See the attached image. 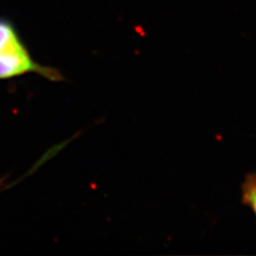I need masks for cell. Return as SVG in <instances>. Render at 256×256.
Returning a JSON list of instances; mask_svg holds the SVG:
<instances>
[{
  "label": "cell",
  "mask_w": 256,
  "mask_h": 256,
  "mask_svg": "<svg viewBox=\"0 0 256 256\" xmlns=\"http://www.w3.org/2000/svg\"><path fill=\"white\" fill-rule=\"evenodd\" d=\"M22 44L14 27L8 20L0 18V52Z\"/></svg>",
  "instance_id": "7a4b0ae2"
},
{
  "label": "cell",
  "mask_w": 256,
  "mask_h": 256,
  "mask_svg": "<svg viewBox=\"0 0 256 256\" xmlns=\"http://www.w3.org/2000/svg\"><path fill=\"white\" fill-rule=\"evenodd\" d=\"M27 73H38L50 79H59L57 72L40 66L32 60L22 44L0 52V79L13 78Z\"/></svg>",
  "instance_id": "6da1fadb"
},
{
  "label": "cell",
  "mask_w": 256,
  "mask_h": 256,
  "mask_svg": "<svg viewBox=\"0 0 256 256\" xmlns=\"http://www.w3.org/2000/svg\"><path fill=\"white\" fill-rule=\"evenodd\" d=\"M242 201L249 206L256 216V174L249 173L242 186Z\"/></svg>",
  "instance_id": "3957f363"
}]
</instances>
